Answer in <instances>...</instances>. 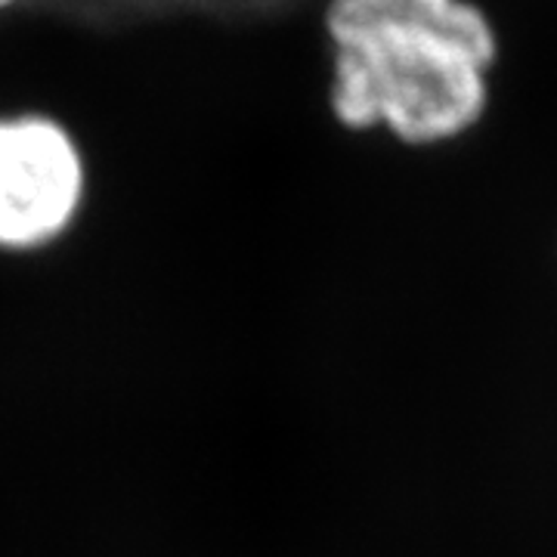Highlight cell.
<instances>
[{"instance_id":"cell-1","label":"cell","mask_w":557,"mask_h":557,"mask_svg":"<svg viewBox=\"0 0 557 557\" xmlns=\"http://www.w3.org/2000/svg\"><path fill=\"white\" fill-rule=\"evenodd\" d=\"M329 112L412 149L468 137L490 112L496 22L474 0H329Z\"/></svg>"},{"instance_id":"cell-3","label":"cell","mask_w":557,"mask_h":557,"mask_svg":"<svg viewBox=\"0 0 557 557\" xmlns=\"http://www.w3.org/2000/svg\"><path fill=\"white\" fill-rule=\"evenodd\" d=\"M20 3L22 0H0V16H3V13H10V10H16Z\"/></svg>"},{"instance_id":"cell-2","label":"cell","mask_w":557,"mask_h":557,"mask_svg":"<svg viewBox=\"0 0 557 557\" xmlns=\"http://www.w3.org/2000/svg\"><path fill=\"white\" fill-rule=\"evenodd\" d=\"M87 199V161L69 124L47 112L0 115V251L60 242Z\"/></svg>"}]
</instances>
